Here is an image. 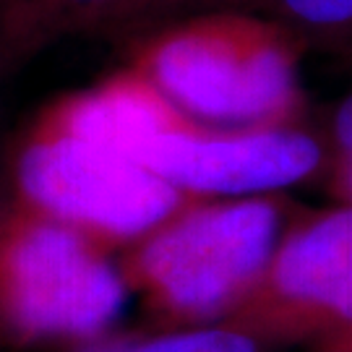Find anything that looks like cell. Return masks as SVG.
<instances>
[{
  "label": "cell",
  "instance_id": "obj_1",
  "mask_svg": "<svg viewBox=\"0 0 352 352\" xmlns=\"http://www.w3.org/2000/svg\"><path fill=\"white\" fill-rule=\"evenodd\" d=\"M131 68L199 123L295 126L300 115V42L282 21L235 11L177 16L141 39Z\"/></svg>",
  "mask_w": 352,
  "mask_h": 352
},
{
  "label": "cell",
  "instance_id": "obj_2",
  "mask_svg": "<svg viewBox=\"0 0 352 352\" xmlns=\"http://www.w3.org/2000/svg\"><path fill=\"white\" fill-rule=\"evenodd\" d=\"M279 196L196 199L118 258L154 327H209L235 314L287 230Z\"/></svg>",
  "mask_w": 352,
  "mask_h": 352
},
{
  "label": "cell",
  "instance_id": "obj_3",
  "mask_svg": "<svg viewBox=\"0 0 352 352\" xmlns=\"http://www.w3.org/2000/svg\"><path fill=\"white\" fill-rule=\"evenodd\" d=\"M115 251L29 206L0 217V340L76 344L110 331L128 287Z\"/></svg>",
  "mask_w": 352,
  "mask_h": 352
},
{
  "label": "cell",
  "instance_id": "obj_4",
  "mask_svg": "<svg viewBox=\"0 0 352 352\" xmlns=\"http://www.w3.org/2000/svg\"><path fill=\"white\" fill-rule=\"evenodd\" d=\"M21 204L126 251L193 196L170 186L120 146L87 139L39 118L16 160Z\"/></svg>",
  "mask_w": 352,
  "mask_h": 352
},
{
  "label": "cell",
  "instance_id": "obj_5",
  "mask_svg": "<svg viewBox=\"0 0 352 352\" xmlns=\"http://www.w3.org/2000/svg\"><path fill=\"white\" fill-rule=\"evenodd\" d=\"M272 347L352 334V204L295 219L261 279L219 321Z\"/></svg>",
  "mask_w": 352,
  "mask_h": 352
},
{
  "label": "cell",
  "instance_id": "obj_6",
  "mask_svg": "<svg viewBox=\"0 0 352 352\" xmlns=\"http://www.w3.org/2000/svg\"><path fill=\"white\" fill-rule=\"evenodd\" d=\"M136 160L193 199H245L311 177L327 151L298 126L230 128L186 118L146 141Z\"/></svg>",
  "mask_w": 352,
  "mask_h": 352
},
{
  "label": "cell",
  "instance_id": "obj_7",
  "mask_svg": "<svg viewBox=\"0 0 352 352\" xmlns=\"http://www.w3.org/2000/svg\"><path fill=\"white\" fill-rule=\"evenodd\" d=\"M266 344L227 324L209 327H151L146 331H104L68 344L63 352H264Z\"/></svg>",
  "mask_w": 352,
  "mask_h": 352
},
{
  "label": "cell",
  "instance_id": "obj_8",
  "mask_svg": "<svg viewBox=\"0 0 352 352\" xmlns=\"http://www.w3.org/2000/svg\"><path fill=\"white\" fill-rule=\"evenodd\" d=\"M120 0H6L3 34L11 47H37L78 26H104Z\"/></svg>",
  "mask_w": 352,
  "mask_h": 352
},
{
  "label": "cell",
  "instance_id": "obj_9",
  "mask_svg": "<svg viewBox=\"0 0 352 352\" xmlns=\"http://www.w3.org/2000/svg\"><path fill=\"white\" fill-rule=\"evenodd\" d=\"M274 6L292 32L300 29L352 52V0H274Z\"/></svg>",
  "mask_w": 352,
  "mask_h": 352
},
{
  "label": "cell",
  "instance_id": "obj_10",
  "mask_svg": "<svg viewBox=\"0 0 352 352\" xmlns=\"http://www.w3.org/2000/svg\"><path fill=\"white\" fill-rule=\"evenodd\" d=\"M329 186L342 204H352V94L337 107L331 120Z\"/></svg>",
  "mask_w": 352,
  "mask_h": 352
},
{
  "label": "cell",
  "instance_id": "obj_11",
  "mask_svg": "<svg viewBox=\"0 0 352 352\" xmlns=\"http://www.w3.org/2000/svg\"><path fill=\"white\" fill-rule=\"evenodd\" d=\"M219 0H120L110 13L104 26H126L141 24V21H162V19H177L196 13V8L214 6Z\"/></svg>",
  "mask_w": 352,
  "mask_h": 352
},
{
  "label": "cell",
  "instance_id": "obj_12",
  "mask_svg": "<svg viewBox=\"0 0 352 352\" xmlns=\"http://www.w3.org/2000/svg\"><path fill=\"white\" fill-rule=\"evenodd\" d=\"M316 352H352V334L350 337H337V340L321 342Z\"/></svg>",
  "mask_w": 352,
  "mask_h": 352
}]
</instances>
